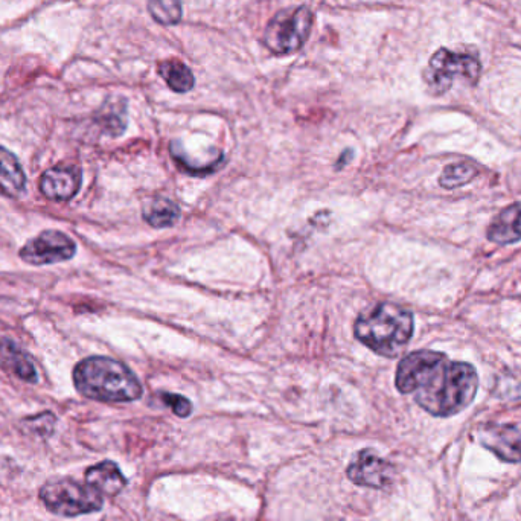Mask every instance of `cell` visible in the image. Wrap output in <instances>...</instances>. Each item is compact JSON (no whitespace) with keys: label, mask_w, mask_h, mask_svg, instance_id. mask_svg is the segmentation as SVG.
I'll return each instance as SVG.
<instances>
[{"label":"cell","mask_w":521,"mask_h":521,"mask_svg":"<svg viewBox=\"0 0 521 521\" xmlns=\"http://www.w3.org/2000/svg\"><path fill=\"white\" fill-rule=\"evenodd\" d=\"M148 11L160 25H176L183 16L180 0H148Z\"/></svg>","instance_id":"e0dca14e"},{"label":"cell","mask_w":521,"mask_h":521,"mask_svg":"<svg viewBox=\"0 0 521 521\" xmlns=\"http://www.w3.org/2000/svg\"><path fill=\"white\" fill-rule=\"evenodd\" d=\"M479 58L465 52H453L441 48L430 58L429 66L424 71V83L432 95H444L453 86L456 78H464L474 84L479 80Z\"/></svg>","instance_id":"5b68a950"},{"label":"cell","mask_w":521,"mask_h":521,"mask_svg":"<svg viewBox=\"0 0 521 521\" xmlns=\"http://www.w3.org/2000/svg\"><path fill=\"white\" fill-rule=\"evenodd\" d=\"M395 383L401 394H412L422 409L445 418L473 403L479 377L468 363L451 362L442 352L422 349L401 360Z\"/></svg>","instance_id":"6da1fadb"},{"label":"cell","mask_w":521,"mask_h":521,"mask_svg":"<svg viewBox=\"0 0 521 521\" xmlns=\"http://www.w3.org/2000/svg\"><path fill=\"white\" fill-rule=\"evenodd\" d=\"M313 28V13L308 7L279 11L264 31V45L275 54H291L307 43Z\"/></svg>","instance_id":"8992f818"},{"label":"cell","mask_w":521,"mask_h":521,"mask_svg":"<svg viewBox=\"0 0 521 521\" xmlns=\"http://www.w3.org/2000/svg\"><path fill=\"white\" fill-rule=\"evenodd\" d=\"M488 238L496 244L521 240V203L509 206L491 223Z\"/></svg>","instance_id":"5bb4252c"},{"label":"cell","mask_w":521,"mask_h":521,"mask_svg":"<svg viewBox=\"0 0 521 521\" xmlns=\"http://www.w3.org/2000/svg\"><path fill=\"white\" fill-rule=\"evenodd\" d=\"M355 337L383 357H398L412 339L413 316L395 304H378L357 317Z\"/></svg>","instance_id":"3957f363"},{"label":"cell","mask_w":521,"mask_h":521,"mask_svg":"<svg viewBox=\"0 0 521 521\" xmlns=\"http://www.w3.org/2000/svg\"><path fill=\"white\" fill-rule=\"evenodd\" d=\"M83 185L80 167H55L43 173L40 191L51 202H68L74 199Z\"/></svg>","instance_id":"30bf717a"},{"label":"cell","mask_w":521,"mask_h":521,"mask_svg":"<svg viewBox=\"0 0 521 521\" xmlns=\"http://www.w3.org/2000/svg\"><path fill=\"white\" fill-rule=\"evenodd\" d=\"M55 416L51 412H43L37 416H31L23 421L25 429L31 430L39 436H51L55 427Z\"/></svg>","instance_id":"ffe728a7"},{"label":"cell","mask_w":521,"mask_h":521,"mask_svg":"<svg viewBox=\"0 0 521 521\" xmlns=\"http://www.w3.org/2000/svg\"><path fill=\"white\" fill-rule=\"evenodd\" d=\"M86 483L92 486L93 490L98 491L101 496L115 497L127 486L122 471L118 465L112 461H104L101 464L93 465L86 471Z\"/></svg>","instance_id":"8fae6325"},{"label":"cell","mask_w":521,"mask_h":521,"mask_svg":"<svg viewBox=\"0 0 521 521\" xmlns=\"http://www.w3.org/2000/svg\"><path fill=\"white\" fill-rule=\"evenodd\" d=\"M476 176V170L473 165L468 164H456L448 165L442 173L441 183L444 188L453 189L458 186L467 185L468 182L474 179Z\"/></svg>","instance_id":"ac0fdd59"},{"label":"cell","mask_w":521,"mask_h":521,"mask_svg":"<svg viewBox=\"0 0 521 521\" xmlns=\"http://www.w3.org/2000/svg\"><path fill=\"white\" fill-rule=\"evenodd\" d=\"M349 480L355 485L368 488H386L392 483L395 470L386 459L380 458L377 453L365 448L355 456L354 461L346 470Z\"/></svg>","instance_id":"ba28073f"},{"label":"cell","mask_w":521,"mask_h":521,"mask_svg":"<svg viewBox=\"0 0 521 521\" xmlns=\"http://www.w3.org/2000/svg\"><path fill=\"white\" fill-rule=\"evenodd\" d=\"M160 77L167 81L171 90L177 93H186L192 90L195 84L194 74L191 69L179 60H168L159 64Z\"/></svg>","instance_id":"9a60e30c"},{"label":"cell","mask_w":521,"mask_h":521,"mask_svg":"<svg viewBox=\"0 0 521 521\" xmlns=\"http://www.w3.org/2000/svg\"><path fill=\"white\" fill-rule=\"evenodd\" d=\"M125 107L112 106L101 113V124L110 135H121L125 130Z\"/></svg>","instance_id":"d6986e66"},{"label":"cell","mask_w":521,"mask_h":521,"mask_svg":"<svg viewBox=\"0 0 521 521\" xmlns=\"http://www.w3.org/2000/svg\"><path fill=\"white\" fill-rule=\"evenodd\" d=\"M77 244L60 231H45L20 249V258L31 266H48L74 258Z\"/></svg>","instance_id":"52a82bcc"},{"label":"cell","mask_w":521,"mask_h":521,"mask_svg":"<svg viewBox=\"0 0 521 521\" xmlns=\"http://www.w3.org/2000/svg\"><path fill=\"white\" fill-rule=\"evenodd\" d=\"M40 500L52 514L60 517H78V515L98 512L104 506V497L92 486L81 485L69 477H57L48 480L40 488Z\"/></svg>","instance_id":"277c9868"},{"label":"cell","mask_w":521,"mask_h":521,"mask_svg":"<svg viewBox=\"0 0 521 521\" xmlns=\"http://www.w3.org/2000/svg\"><path fill=\"white\" fill-rule=\"evenodd\" d=\"M179 217V206L168 199L154 200L144 211V220L153 227L173 226Z\"/></svg>","instance_id":"2e32d148"},{"label":"cell","mask_w":521,"mask_h":521,"mask_svg":"<svg viewBox=\"0 0 521 521\" xmlns=\"http://www.w3.org/2000/svg\"><path fill=\"white\" fill-rule=\"evenodd\" d=\"M0 368L7 369L26 383H37L36 365L13 340L0 339Z\"/></svg>","instance_id":"4fadbf2b"},{"label":"cell","mask_w":521,"mask_h":521,"mask_svg":"<svg viewBox=\"0 0 521 521\" xmlns=\"http://www.w3.org/2000/svg\"><path fill=\"white\" fill-rule=\"evenodd\" d=\"M162 401H164L167 406H170L173 409V412L176 413L180 418H186V416L191 415L192 412V404L188 398L182 397V395L176 394H165L160 395Z\"/></svg>","instance_id":"44dd1931"},{"label":"cell","mask_w":521,"mask_h":521,"mask_svg":"<svg viewBox=\"0 0 521 521\" xmlns=\"http://www.w3.org/2000/svg\"><path fill=\"white\" fill-rule=\"evenodd\" d=\"M26 192V176L19 159L7 148L0 147V195L20 199Z\"/></svg>","instance_id":"7c38bea8"},{"label":"cell","mask_w":521,"mask_h":521,"mask_svg":"<svg viewBox=\"0 0 521 521\" xmlns=\"http://www.w3.org/2000/svg\"><path fill=\"white\" fill-rule=\"evenodd\" d=\"M482 447L496 454L503 462L518 464L521 462V432L514 426H491L482 427L477 433Z\"/></svg>","instance_id":"9c48e42d"},{"label":"cell","mask_w":521,"mask_h":521,"mask_svg":"<svg viewBox=\"0 0 521 521\" xmlns=\"http://www.w3.org/2000/svg\"><path fill=\"white\" fill-rule=\"evenodd\" d=\"M75 389L103 403H130L144 394L141 381L124 363L109 357H89L74 369Z\"/></svg>","instance_id":"7a4b0ae2"}]
</instances>
